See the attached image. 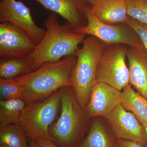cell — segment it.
<instances>
[{"label":"cell","instance_id":"3957f363","mask_svg":"<svg viewBox=\"0 0 147 147\" xmlns=\"http://www.w3.org/2000/svg\"><path fill=\"white\" fill-rule=\"evenodd\" d=\"M59 118L50 128L54 142L62 147H79L87 131L89 119L76 99L73 87L63 88Z\"/></svg>","mask_w":147,"mask_h":147},{"label":"cell","instance_id":"e0dca14e","mask_svg":"<svg viewBox=\"0 0 147 147\" xmlns=\"http://www.w3.org/2000/svg\"><path fill=\"white\" fill-rule=\"evenodd\" d=\"M26 105V102L21 99L1 100L0 128L18 123Z\"/></svg>","mask_w":147,"mask_h":147},{"label":"cell","instance_id":"9c48e42d","mask_svg":"<svg viewBox=\"0 0 147 147\" xmlns=\"http://www.w3.org/2000/svg\"><path fill=\"white\" fill-rule=\"evenodd\" d=\"M104 117L116 139H127L147 145L145 127L134 114L127 112L121 104Z\"/></svg>","mask_w":147,"mask_h":147},{"label":"cell","instance_id":"83f0119b","mask_svg":"<svg viewBox=\"0 0 147 147\" xmlns=\"http://www.w3.org/2000/svg\"><path fill=\"white\" fill-rule=\"evenodd\" d=\"M145 129H146V133L147 137V127L145 128Z\"/></svg>","mask_w":147,"mask_h":147},{"label":"cell","instance_id":"cb8c5ba5","mask_svg":"<svg viewBox=\"0 0 147 147\" xmlns=\"http://www.w3.org/2000/svg\"><path fill=\"white\" fill-rule=\"evenodd\" d=\"M36 141L42 147H59L54 144V142L48 139H40Z\"/></svg>","mask_w":147,"mask_h":147},{"label":"cell","instance_id":"8992f818","mask_svg":"<svg viewBox=\"0 0 147 147\" xmlns=\"http://www.w3.org/2000/svg\"><path fill=\"white\" fill-rule=\"evenodd\" d=\"M90 7L88 6L84 10L86 25L74 28L75 32L95 37L106 44H121L137 50H146L137 32L128 24H105L91 13Z\"/></svg>","mask_w":147,"mask_h":147},{"label":"cell","instance_id":"9a60e30c","mask_svg":"<svg viewBox=\"0 0 147 147\" xmlns=\"http://www.w3.org/2000/svg\"><path fill=\"white\" fill-rule=\"evenodd\" d=\"M115 139L103 122L96 119L79 147H115Z\"/></svg>","mask_w":147,"mask_h":147},{"label":"cell","instance_id":"8fae6325","mask_svg":"<svg viewBox=\"0 0 147 147\" xmlns=\"http://www.w3.org/2000/svg\"><path fill=\"white\" fill-rule=\"evenodd\" d=\"M123 92L102 82L92 88L85 112L89 119L108 115L121 104Z\"/></svg>","mask_w":147,"mask_h":147},{"label":"cell","instance_id":"5b68a950","mask_svg":"<svg viewBox=\"0 0 147 147\" xmlns=\"http://www.w3.org/2000/svg\"><path fill=\"white\" fill-rule=\"evenodd\" d=\"M62 88L44 100L27 104L18 124L29 139L50 140L54 142L49 129L61 104Z\"/></svg>","mask_w":147,"mask_h":147},{"label":"cell","instance_id":"d6986e66","mask_svg":"<svg viewBox=\"0 0 147 147\" xmlns=\"http://www.w3.org/2000/svg\"><path fill=\"white\" fill-rule=\"evenodd\" d=\"M32 72L31 67L27 58L0 60V77L12 79Z\"/></svg>","mask_w":147,"mask_h":147},{"label":"cell","instance_id":"4fadbf2b","mask_svg":"<svg viewBox=\"0 0 147 147\" xmlns=\"http://www.w3.org/2000/svg\"><path fill=\"white\" fill-rule=\"evenodd\" d=\"M90 8L94 16L106 24L126 23L129 17L126 0H96Z\"/></svg>","mask_w":147,"mask_h":147},{"label":"cell","instance_id":"30bf717a","mask_svg":"<svg viewBox=\"0 0 147 147\" xmlns=\"http://www.w3.org/2000/svg\"><path fill=\"white\" fill-rule=\"evenodd\" d=\"M0 22H7L24 30L37 45L45 35V30L37 26L28 7L21 1L0 0Z\"/></svg>","mask_w":147,"mask_h":147},{"label":"cell","instance_id":"484cf974","mask_svg":"<svg viewBox=\"0 0 147 147\" xmlns=\"http://www.w3.org/2000/svg\"><path fill=\"white\" fill-rule=\"evenodd\" d=\"M84 1H86L90 5L92 3L94 2L95 1H96V0H84Z\"/></svg>","mask_w":147,"mask_h":147},{"label":"cell","instance_id":"7a4b0ae2","mask_svg":"<svg viewBox=\"0 0 147 147\" xmlns=\"http://www.w3.org/2000/svg\"><path fill=\"white\" fill-rule=\"evenodd\" d=\"M76 62L75 55L57 62H47L21 76L25 86L23 100L27 104L44 100L58 90L72 86L71 74Z\"/></svg>","mask_w":147,"mask_h":147},{"label":"cell","instance_id":"ffe728a7","mask_svg":"<svg viewBox=\"0 0 147 147\" xmlns=\"http://www.w3.org/2000/svg\"><path fill=\"white\" fill-rule=\"evenodd\" d=\"M24 91L25 86L21 76L12 79L0 78L1 100H23Z\"/></svg>","mask_w":147,"mask_h":147},{"label":"cell","instance_id":"7c38bea8","mask_svg":"<svg viewBox=\"0 0 147 147\" xmlns=\"http://www.w3.org/2000/svg\"><path fill=\"white\" fill-rule=\"evenodd\" d=\"M45 8L59 14L76 28L87 24L84 13L85 9L89 4L84 0H32Z\"/></svg>","mask_w":147,"mask_h":147},{"label":"cell","instance_id":"ac0fdd59","mask_svg":"<svg viewBox=\"0 0 147 147\" xmlns=\"http://www.w3.org/2000/svg\"><path fill=\"white\" fill-rule=\"evenodd\" d=\"M28 139L18 123L0 128V145L8 147H30Z\"/></svg>","mask_w":147,"mask_h":147},{"label":"cell","instance_id":"7402d4cb","mask_svg":"<svg viewBox=\"0 0 147 147\" xmlns=\"http://www.w3.org/2000/svg\"><path fill=\"white\" fill-rule=\"evenodd\" d=\"M126 24L130 26L137 32L147 53V24L142 23L129 16Z\"/></svg>","mask_w":147,"mask_h":147},{"label":"cell","instance_id":"52a82bcc","mask_svg":"<svg viewBox=\"0 0 147 147\" xmlns=\"http://www.w3.org/2000/svg\"><path fill=\"white\" fill-rule=\"evenodd\" d=\"M128 46L107 44L96 70V80L121 91L129 84V68L125 63Z\"/></svg>","mask_w":147,"mask_h":147},{"label":"cell","instance_id":"ba28073f","mask_svg":"<svg viewBox=\"0 0 147 147\" xmlns=\"http://www.w3.org/2000/svg\"><path fill=\"white\" fill-rule=\"evenodd\" d=\"M37 44L24 30L7 22L0 24V60L23 59Z\"/></svg>","mask_w":147,"mask_h":147},{"label":"cell","instance_id":"d4e9b609","mask_svg":"<svg viewBox=\"0 0 147 147\" xmlns=\"http://www.w3.org/2000/svg\"><path fill=\"white\" fill-rule=\"evenodd\" d=\"M28 141L30 147H42L38 144L36 140L29 139Z\"/></svg>","mask_w":147,"mask_h":147},{"label":"cell","instance_id":"5bb4252c","mask_svg":"<svg viewBox=\"0 0 147 147\" xmlns=\"http://www.w3.org/2000/svg\"><path fill=\"white\" fill-rule=\"evenodd\" d=\"M127 57L129 63V84L147 99L146 51L128 47Z\"/></svg>","mask_w":147,"mask_h":147},{"label":"cell","instance_id":"2e32d148","mask_svg":"<svg viewBox=\"0 0 147 147\" xmlns=\"http://www.w3.org/2000/svg\"><path fill=\"white\" fill-rule=\"evenodd\" d=\"M123 92L121 104L127 111H131L145 128L147 127V99L136 92L130 84Z\"/></svg>","mask_w":147,"mask_h":147},{"label":"cell","instance_id":"603a6c76","mask_svg":"<svg viewBox=\"0 0 147 147\" xmlns=\"http://www.w3.org/2000/svg\"><path fill=\"white\" fill-rule=\"evenodd\" d=\"M115 147H147V145L141 144L127 139H116Z\"/></svg>","mask_w":147,"mask_h":147},{"label":"cell","instance_id":"277c9868","mask_svg":"<svg viewBox=\"0 0 147 147\" xmlns=\"http://www.w3.org/2000/svg\"><path fill=\"white\" fill-rule=\"evenodd\" d=\"M75 56L76 62L71 74V82L76 99L85 110L96 80L98 65L107 45L97 38L89 36L82 42Z\"/></svg>","mask_w":147,"mask_h":147},{"label":"cell","instance_id":"44dd1931","mask_svg":"<svg viewBox=\"0 0 147 147\" xmlns=\"http://www.w3.org/2000/svg\"><path fill=\"white\" fill-rule=\"evenodd\" d=\"M126 2L128 16L147 24V0H126Z\"/></svg>","mask_w":147,"mask_h":147},{"label":"cell","instance_id":"6da1fadb","mask_svg":"<svg viewBox=\"0 0 147 147\" xmlns=\"http://www.w3.org/2000/svg\"><path fill=\"white\" fill-rule=\"evenodd\" d=\"M44 26L46 30L43 38L26 57L32 71L46 63L58 61L63 57L75 55L79 45L86 36L75 32L68 23L61 25L54 13L46 19Z\"/></svg>","mask_w":147,"mask_h":147},{"label":"cell","instance_id":"4316f807","mask_svg":"<svg viewBox=\"0 0 147 147\" xmlns=\"http://www.w3.org/2000/svg\"><path fill=\"white\" fill-rule=\"evenodd\" d=\"M0 147H8L6 146H4V145H0Z\"/></svg>","mask_w":147,"mask_h":147}]
</instances>
